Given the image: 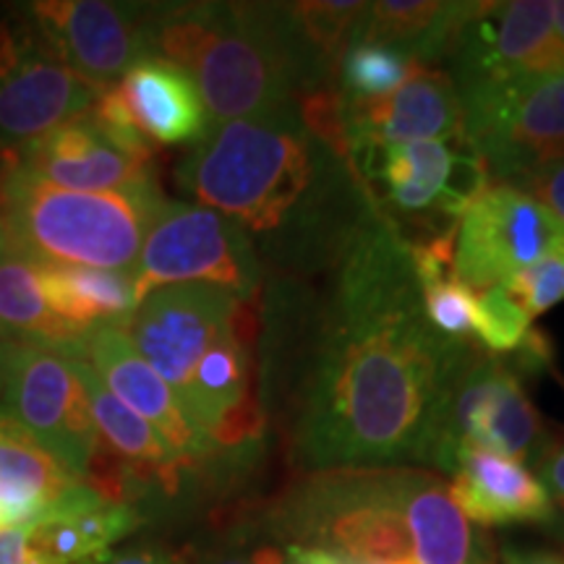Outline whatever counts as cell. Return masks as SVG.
<instances>
[{
  "instance_id": "obj_19",
  "label": "cell",
  "mask_w": 564,
  "mask_h": 564,
  "mask_svg": "<svg viewBox=\"0 0 564 564\" xmlns=\"http://www.w3.org/2000/svg\"><path fill=\"white\" fill-rule=\"evenodd\" d=\"M449 497L476 525H546L554 505L525 465L465 447L449 481Z\"/></svg>"
},
{
  "instance_id": "obj_20",
  "label": "cell",
  "mask_w": 564,
  "mask_h": 564,
  "mask_svg": "<svg viewBox=\"0 0 564 564\" xmlns=\"http://www.w3.org/2000/svg\"><path fill=\"white\" fill-rule=\"evenodd\" d=\"M131 118L152 144H196L209 131V116L188 70L144 58L118 82Z\"/></svg>"
},
{
  "instance_id": "obj_39",
  "label": "cell",
  "mask_w": 564,
  "mask_h": 564,
  "mask_svg": "<svg viewBox=\"0 0 564 564\" xmlns=\"http://www.w3.org/2000/svg\"><path fill=\"white\" fill-rule=\"evenodd\" d=\"M6 356H9V340L0 335V387H3V371H6Z\"/></svg>"
},
{
  "instance_id": "obj_31",
  "label": "cell",
  "mask_w": 564,
  "mask_h": 564,
  "mask_svg": "<svg viewBox=\"0 0 564 564\" xmlns=\"http://www.w3.org/2000/svg\"><path fill=\"white\" fill-rule=\"evenodd\" d=\"M282 560H285L282 549L259 541V535L249 533V528H241L230 539L207 549L194 564H282Z\"/></svg>"
},
{
  "instance_id": "obj_40",
  "label": "cell",
  "mask_w": 564,
  "mask_h": 564,
  "mask_svg": "<svg viewBox=\"0 0 564 564\" xmlns=\"http://www.w3.org/2000/svg\"><path fill=\"white\" fill-rule=\"evenodd\" d=\"M392 564H415V560H405V562H392Z\"/></svg>"
},
{
  "instance_id": "obj_17",
  "label": "cell",
  "mask_w": 564,
  "mask_h": 564,
  "mask_svg": "<svg viewBox=\"0 0 564 564\" xmlns=\"http://www.w3.org/2000/svg\"><path fill=\"white\" fill-rule=\"evenodd\" d=\"M82 356L121 403L139 413L188 468L215 463V447L186 413L162 377L141 358L121 327H102L82 340Z\"/></svg>"
},
{
  "instance_id": "obj_34",
  "label": "cell",
  "mask_w": 564,
  "mask_h": 564,
  "mask_svg": "<svg viewBox=\"0 0 564 564\" xmlns=\"http://www.w3.org/2000/svg\"><path fill=\"white\" fill-rule=\"evenodd\" d=\"M552 361L554 348L549 335L541 333V329H531V333L525 335V340L520 343V348L514 350V366H510V369L518 373V377H523V373L552 369Z\"/></svg>"
},
{
  "instance_id": "obj_4",
  "label": "cell",
  "mask_w": 564,
  "mask_h": 564,
  "mask_svg": "<svg viewBox=\"0 0 564 564\" xmlns=\"http://www.w3.org/2000/svg\"><path fill=\"white\" fill-rule=\"evenodd\" d=\"M423 468H333L299 478L262 518L270 539L350 564L413 560V505Z\"/></svg>"
},
{
  "instance_id": "obj_13",
  "label": "cell",
  "mask_w": 564,
  "mask_h": 564,
  "mask_svg": "<svg viewBox=\"0 0 564 564\" xmlns=\"http://www.w3.org/2000/svg\"><path fill=\"white\" fill-rule=\"evenodd\" d=\"M241 303L230 291L204 282L158 288L139 303L123 333L178 400L204 352L220 340Z\"/></svg>"
},
{
  "instance_id": "obj_27",
  "label": "cell",
  "mask_w": 564,
  "mask_h": 564,
  "mask_svg": "<svg viewBox=\"0 0 564 564\" xmlns=\"http://www.w3.org/2000/svg\"><path fill=\"white\" fill-rule=\"evenodd\" d=\"M415 68L419 63L398 47L350 45L337 66V79H340L337 89L343 91L345 100H379L403 87Z\"/></svg>"
},
{
  "instance_id": "obj_1",
  "label": "cell",
  "mask_w": 564,
  "mask_h": 564,
  "mask_svg": "<svg viewBox=\"0 0 564 564\" xmlns=\"http://www.w3.org/2000/svg\"><path fill=\"white\" fill-rule=\"evenodd\" d=\"M333 264L293 408V460L306 474L429 465L444 392L476 348L426 322L411 246L379 207Z\"/></svg>"
},
{
  "instance_id": "obj_26",
  "label": "cell",
  "mask_w": 564,
  "mask_h": 564,
  "mask_svg": "<svg viewBox=\"0 0 564 564\" xmlns=\"http://www.w3.org/2000/svg\"><path fill=\"white\" fill-rule=\"evenodd\" d=\"M366 6L358 0H322V3H288L295 30H299L303 45L312 51L319 66L337 79L345 51L350 47L352 32L361 21Z\"/></svg>"
},
{
  "instance_id": "obj_18",
  "label": "cell",
  "mask_w": 564,
  "mask_h": 564,
  "mask_svg": "<svg viewBox=\"0 0 564 564\" xmlns=\"http://www.w3.org/2000/svg\"><path fill=\"white\" fill-rule=\"evenodd\" d=\"M141 525L144 514L137 507L110 502L82 484L58 507L21 528L32 564H84L110 552Z\"/></svg>"
},
{
  "instance_id": "obj_28",
  "label": "cell",
  "mask_w": 564,
  "mask_h": 564,
  "mask_svg": "<svg viewBox=\"0 0 564 564\" xmlns=\"http://www.w3.org/2000/svg\"><path fill=\"white\" fill-rule=\"evenodd\" d=\"M531 322L525 308L502 285L474 293V335L491 356L518 350L531 333Z\"/></svg>"
},
{
  "instance_id": "obj_30",
  "label": "cell",
  "mask_w": 564,
  "mask_h": 564,
  "mask_svg": "<svg viewBox=\"0 0 564 564\" xmlns=\"http://www.w3.org/2000/svg\"><path fill=\"white\" fill-rule=\"evenodd\" d=\"M502 288L525 308L531 319L546 314L549 308L564 301V251L514 272L510 280L502 282Z\"/></svg>"
},
{
  "instance_id": "obj_23",
  "label": "cell",
  "mask_w": 564,
  "mask_h": 564,
  "mask_svg": "<svg viewBox=\"0 0 564 564\" xmlns=\"http://www.w3.org/2000/svg\"><path fill=\"white\" fill-rule=\"evenodd\" d=\"M468 3L440 0H382L366 6L350 45L405 51L419 66L447 61L449 45Z\"/></svg>"
},
{
  "instance_id": "obj_37",
  "label": "cell",
  "mask_w": 564,
  "mask_h": 564,
  "mask_svg": "<svg viewBox=\"0 0 564 564\" xmlns=\"http://www.w3.org/2000/svg\"><path fill=\"white\" fill-rule=\"evenodd\" d=\"M502 564H564V556L544 549H523V546H505Z\"/></svg>"
},
{
  "instance_id": "obj_10",
  "label": "cell",
  "mask_w": 564,
  "mask_h": 564,
  "mask_svg": "<svg viewBox=\"0 0 564 564\" xmlns=\"http://www.w3.org/2000/svg\"><path fill=\"white\" fill-rule=\"evenodd\" d=\"M105 89L82 79L30 13L0 24V144L13 152L84 116Z\"/></svg>"
},
{
  "instance_id": "obj_22",
  "label": "cell",
  "mask_w": 564,
  "mask_h": 564,
  "mask_svg": "<svg viewBox=\"0 0 564 564\" xmlns=\"http://www.w3.org/2000/svg\"><path fill=\"white\" fill-rule=\"evenodd\" d=\"M42 288L55 319L74 340L102 327H126L139 308L131 272L42 267Z\"/></svg>"
},
{
  "instance_id": "obj_36",
  "label": "cell",
  "mask_w": 564,
  "mask_h": 564,
  "mask_svg": "<svg viewBox=\"0 0 564 564\" xmlns=\"http://www.w3.org/2000/svg\"><path fill=\"white\" fill-rule=\"evenodd\" d=\"M0 564H32L21 525L0 528Z\"/></svg>"
},
{
  "instance_id": "obj_2",
  "label": "cell",
  "mask_w": 564,
  "mask_h": 564,
  "mask_svg": "<svg viewBox=\"0 0 564 564\" xmlns=\"http://www.w3.org/2000/svg\"><path fill=\"white\" fill-rule=\"evenodd\" d=\"M175 178L196 204L228 215L278 262L333 264L373 202L348 162L301 123L295 105L212 123Z\"/></svg>"
},
{
  "instance_id": "obj_35",
  "label": "cell",
  "mask_w": 564,
  "mask_h": 564,
  "mask_svg": "<svg viewBox=\"0 0 564 564\" xmlns=\"http://www.w3.org/2000/svg\"><path fill=\"white\" fill-rule=\"evenodd\" d=\"M84 564H188L183 556L167 552L162 546H131V549H118V552H105L95 560Z\"/></svg>"
},
{
  "instance_id": "obj_9",
  "label": "cell",
  "mask_w": 564,
  "mask_h": 564,
  "mask_svg": "<svg viewBox=\"0 0 564 564\" xmlns=\"http://www.w3.org/2000/svg\"><path fill=\"white\" fill-rule=\"evenodd\" d=\"M352 171L379 209L398 215H436L457 223L489 188L486 160L468 141H411L366 147L350 154Z\"/></svg>"
},
{
  "instance_id": "obj_33",
  "label": "cell",
  "mask_w": 564,
  "mask_h": 564,
  "mask_svg": "<svg viewBox=\"0 0 564 564\" xmlns=\"http://www.w3.org/2000/svg\"><path fill=\"white\" fill-rule=\"evenodd\" d=\"M539 470V481L544 486L552 505L564 510V440H549L544 453L535 460Z\"/></svg>"
},
{
  "instance_id": "obj_38",
  "label": "cell",
  "mask_w": 564,
  "mask_h": 564,
  "mask_svg": "<svg viewBox=\"0 0 564 564\" xmlns=\"http://www.w3.org/2000/svg\"><path fill=\"white\" fill-rule=\"evenodd\" d=\"M554 30L560 34V40L564 42V0H556L554 3Z\"/></svg>"
},
{
  "instance_id": "obj_8",
  "label": "cell",
  "mask_w": 564,
  "mask_h": 564,
  "mask_svg": "<svg viewBox=\"0 0 564 564\" xmlns=\"http://www.w3.org/2000/svg\"><path fill=\"white\" fill-rule=\"evenodd\" d=\"M70 345L11 340L3 371V411L70 476L84 481L100 447V434L70 364Z\"/></svg>"
},
{
  "instance_id": "obj_24",
  "label": "cell",
  "mask_w": 564,
  "mask_h": 564,
  "mask_svg": "<svg viewBox=\"0 0 564 564\" xmlns=\"http://www.w3.org/2000/svg\"><path fill=\"white\" fill-rule=\"evenodd\" d=\"M0 335L6 340L76 343L55 319L42 288V267L34 264L0 225Z\"/></svg>"
},
{
  "instance_id": "obj_16",
  "label": "cell",
  "mask_w": 564,
  "mask_h": 564,
  "mask_svg": "<svg viewBox=\"0 0 564 564\" xmlns=\"http://www.w3.org/2000/svg\"><path fill=\"white\" fill-rule=\"evenodd\" d=\"M345 129L350 154L366 147L463 139L460 91L447 70L419 66L392 95L366 102L345 100Z\"/></svg>"
},
{
  "instance_id": "obj_11",
  "label": "cell",
  "mask_w": 564,
  "mask_h": 564,
  "mask_svg": "<svg viewBox=\"0 0 564 564\" xmlns=\"http://www.w3.org/2000/svg\"><path fill=\"white\" fill-rule=\"evenodd\" d=\"M457 91L564 74V42L552 0L468 3L447 53Z\"/></svg>"
},
{
  "instance_id": "obj_21",
  "label": "cell",
  "mask_w": 564,
  "mask_h": 564,
  "mask_svg": "<svg viewBox=\"0 0 564 564\" xmlns=\"http://www.w3.org/2000/svg\"><path fill=\"white\" fill-rule=\"evenodd\" d=\"M82 484V478L70 476L9 413L0 411V528L32 523Z\"/></svg>"
},
{
  "instance_id": "obj_25",
  "label": "cell",
  "mask_w": 564,
  "mask_h": 564,
  "mask_svg": "<svg viewBox=\"0 0 564 564\" xmlns=\"http://www.w3.org/2000/svg\"><path fill=\"white\" fill-rule=\"evenodd\" d=\"M70 364H74L76 377H79L84 394H87L97 434H100V440L108 442L112 455L139 465H160V468L183 465L173 449L167 447V442L154 432L152 423H147L139 413H133L129 405L121 403L108 390V384L97 377V371L82 356V340L70 345Z\"/></svg>"
},
{
  "instance_id": "obj_3",
  "label": "cell",
  "mask_w": 564,
  "mask_h": 564,
  "mask_svg": "<svg viewBox=\"0 0 564 564\" xmlns=\"http://www.w3.org/2000/svg\"><path fill=\"white\" fill-rule=\"evenodd\" d=\"M150 58L192 74L209 126L291 108L335 84L303 45L288 3H147Z\"/></svg>"
},
{
  "instance_id": "obj_29",
  "label": "cell",
  "mask_w": 564,
  "mask_h": 564,
  "mask_svg": "<svg viewBox=\"0 0 564 564\" xmlns=\"http://www.w3.org/2000/svg\"><path fill=\"white\" fill-rule=\"evenodd\" d=\"M423 316L447 340L468 343L474 337V293L453 278L421 288Z\"/></svg>"
},
{
  "instance_id": "obj_5",
  "label": "cell",
  "mask_w": 564,
  "mask_h": 564,
  "mask_svg": "<svg viewBox=\"0 0 564 564\" xmlns=\"http://www.w3.org/2000/svg\"><path fill=\"white\" fill-rule=\"evenodd\" d=\"M165 196L137 192H68L19 165L0 173V225L34 264L133 272Z\"/></svg>"
},
{
  "instance_id": "obj_7",
  "label": "cell",
  "mask_w": 564,
  "mask_h": 564,
  "mask_svg": "<svg viewBox=\"0 0 564 564\" xmlns=\"http://www.w3.org/2000/svg\"><path fill=\"white\" fill-rule=\"evenodd\" d=\"M460 100L465 141L491 178L514 186L564 160V74L476 87Z\"/></svg>"
},
{
  "instance_id": "obj_32",
  "label": "cell",
  "mask_w": 564,
  "mask_h": 564,
  "mask_svg": "<svg viewBox=\"0 0 564 564\" xmlns=\"http://www.w3.org/2000/svg\"><path fill=\"white\" fill-rule=\"evenodd\" d=\"M514 188L533 196L541 207H546L560 220L564 228V160L552 167L528 175V178L514 183Z\"/></svg>"
},
{
  "instance_id": "obj_15",
  "label": "cell",
  "mask_w": 564,
  "mask_h": 564,
  "mask_svg": "<svg viewBox=\"0 0 564 564\" xmlns=\"http://www.w3.org/2000/svg\"><path fill=\"white\" fill-rule=\"evenodd\" d=\"M13 165L68 192H137L158 186L152 160H141L121 150L97 126L91 112H84L32 144L21 147Z\"/></svg>"
},
{
  "instance_id": "obj_6",
  "label": "cell",
  "mask_w": 564,
  "mask_h": 564,
  "mask_svg": "<svg viewBox=\"0 0 564 564\" xmlns=\"http://www.w3.org/2000/svg\"><path fill=\"white\" fill-rule=\"evenodd\" d=\"M139 303L167 285L204 282L251 301L262 282L257 246L232 217L186 202H162L133 267Z\"/></svg>"
},
{
  "instance_id": "obj_14",
  "label": "cell",
  "mask_w": 564,
  "mask_h": 564,
  "mask_svg": "<svg viewBox=\"0 0 564 564\" xmlns=\"http://www.w3.org/2000/svg\"><path fill=\"white\" fill-rule=\"evenodd\" d=\"M42 37L82 79L116 87L139 61L150 58L147 3L42 0L26 6Z\"/></svg>"
},
{
  "instance_id": "obj_12",
  "label": "cell",
  "mask_w": 564,
  "mask_h": 564,
  "mask_svg": "<svg viewBox=\"0 0 564 564\" xmlns=\"http://www.w3.org/2000/svg\"><path fill=\"white\" fill-rule=\"evenodd\" d=\"M560 251L564 228L552 212L520 188L497 183L463 215L453 274L470 293H481Z\"/></svg>"
}]
</instances>
